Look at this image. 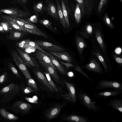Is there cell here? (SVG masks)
Listing matches in <instances>:
<instances>
[{
  "label": "cell",
  "mask_w": 122,
  "mask_h": 122,
  "mask_svg": "<svg viewBox=\"0 0 122 122\" xmlns=\"http://www.w3.org/2000/svg\"><path fill=\"white\" fill-rule=\"evenodd\" d=\"M107 0H101L98 5V11L100 12L102 10L103 6L106 4Z\"/></svg>",
  "instance_id": "45"
},
{
  "label": "cell",
  "mask_w": 122,
  "mask_h": 122,
  "mask_svg": "<svg viewBox=\"0 0 122 122\" xmlns=\"http://www.w3.org/2000/svg\"><path fill=\"white\" fill-rule=\"evenodd\" d=\"M8 65L9 68L16 76L19 78L21 77V76L18 71L11 62H9Z\"/></svg>",
  "instance_id": "42"
},
{
  "label": "cell",
  "mask_w": 122,
  "mask_h": 122,
  "mask_svg": "<svg viewBox=\"0 0 122 122\" xmlns=\"http://www.w3.org/2000/svg\"><path fill=\"white\" fill-rule=\"evenodd\" d=\"M11 54L13 59L25 78L28 79L31 78V76L26 65L16 51L12 50Z\"/></svg>",
  "instance_id": "8"
},
{
  "label": "cell",
  "mask_w": 122,
  "mask_h": 122,
  "mask_svg": "<svg viewBox=\"0 0 122 122\" xmlns=\"http://www.w3.org/2000/svg\"><path fill=\"white\" fill-rule=\"evenodd\" d=\"M92 44L90 49L91 53L96 56L101 63L105 73H109L110 70L106 59L103 53L96 42Z\"/></svg>",
  "instance_id": "5"
},
{
  "label": "cell",
  "mask_w": 122,
  "mask_h": 122,
  "mask_svg": "<svg viewBox=\"0 0 122 122\" xmlns=\"http://www.w3.org/2000/svg\"><path fill=\"white\" fill-rule=\"evenodd\" d=\"M34 72L37 79L45 87L51 91H55L49 84L46 77L41 72L38 70H36L34 71Z\"/></svg>",
  "instance_id": "18"
},
{
  "label": "cell",
  "mask_w": 122,
  "mask_h": 122,
  "mask_svg": "<svg viewBox=\"0 0 122 122\" xmlns=\"http://www.w3.org/2000/svg\"><path fill=\"white\" fill-rule=\"evenodd\" d=\"M122 90L114 89L112 91H106L94 93L93 96L97 98L105 99L110 97L121 96Z\"/></svg>",
  "instance_id": "16"
},
{
  "label": "cell",
  "mask_w": 122,
  "mask_h": 122,
  "mask_svg": "<svg viewBox=\"0 0 122 122\" xmlns=\"http://www.w3.org/2000/svg\"><path fill=\"white\" fill-rule=\"evenodd\" d=\"M0 32L1 33L5 32V31L0 23Z\"/></svg>",
  "instance_id": "51"
},
{
  "label": "cell",
  "mask_w": 122,
  "mask_h": 122,
  "mask_svg": "<svg viewBox=\"0 0 122 122\" xmlns=\"http://www.w3.org/2000/svg\"><path fill=\"white\" fill-rule=\"evenodd\" d=\"M59 61L61 64L64 65L66 67L67 69H68L69 67H73L75 66V65L72 63L67 62H65L60 61Z\"/></svg>",
  "instance_id": "46"
},
{
  "label": "cell",
  "mask_w": 122,
  "mask_h": 122,
  "mask_svg": "<svg viewBox=\"0 0 122 122\" xmlns=\"http://www.w3.org/2000/svg\"><path fill=\"white\" fill-rule=\"evenodd\" d=\"M32 98L35 101H37L38 98L37 96L35 95Z\"/></svg>",
  "instance_id": "53"
},
{
  "label": "cell",
  "mask_w": 122,
  "mask_h": 122,
  "mask_svg": "<svg viewBox=\"0 0 122 122\" xmlns=\"http://www.w3.org/2000/svg\"><path fill=\"white\" fill-rule=\"evenodd\" d=\"M25 98L26 100L30 102L36 104L38 103L37 101H35L32 98L25 97Z\"/></svg>",
  "instance_id": "49"
},
{
  "label": "cell",
  "mask_w": 122,
  "mask_h": 122,
  "mask_svg": "<svg viewBox=\"0 0 122 122\" xmlns=\"http://www.w3.org/2000/svg\"><path fill=\"white\" fill-rule=\"evenodd\" d=\"M29 45L30 47H32L35 49H37L45 53L46 54L48 55L49 56L55 58L51 55L46 52L42 49L38 44L35 42L30 41L29 43Z\"/></svg>",
  "instance_id": "40"
},
{
  "label": "cell",
  "mask_w": 122,
  "mask_h": 122,
  "mask_svg": "<svg viewBox=\"0 0 122 122\" xmlns=\"http://www.w3.org/2000/svg\"><path fill=\"white\" fill-rule=\"evenodd\" d=\"M112 58L117 62L119 66V67L121 68L122 66V55L120 56L114 53H111Z\"/></svg>",
  "instance_id": "37"
},
{
  "label": "cell",
  "mask_w": 122,
  "mask_h": 122,
  "mask_svg": "<svg viewBox=\"0 0 122 122\" xmlns=\"http://www.w3.org/2000/svg\"><path fill=\"white\" fill-rule=\"evenodd\" d=\"M62 107V106L57 105L52 107L46 112V117L49 119L56 117L59 114Z\"/></svg>",
  "instance_id": "22"
},
{
  "label": "cell",
  "mask_w": 122,
  "mask_h": 122,
  "mask_svg": "<svg viewBox=\"0 0 122 122\" xmlns=\"http://www.w3.org/2000/svg\"><path fill=\"white\" fill-rule=\"evenodd\" d=\"M19 19L24 22L25 26L26 28L32 31L35 35L42 36L45 38H49L46 34L39 29L33 23L29 22L27 20L20 18Z\"/></svg>",
  "instance_id": "17"
},
{
  "label": "cell",
  "mask_w": 122,
  "mask_h": 122,
  "mask_svg": "<svg viewBox=\"0 0 122 122\" xmlns=\"http://www.w3.org/2000/svg\"><path fill=\"white\" fill-rule=\"evenodd\" d=\"M25 32L21 31H14L13 30L10 31L9 35L7 36V38L11 40H16L22 37Z\"/></svg>",
  "instance_id": "26"
},
{
  "label": "cell",
  "mask_w": 122,
  "mask_h": 122,
  "mask_svg": "<svg viewBox=\"0 0 122 122\" xmlns=\"http://www.w3.org/2000/svg\"><path fill=\"white\" fill-rule=\"evenodd\" d=\"M14 106L20 112L24 113L29 112L32 108V106L30 104L20 101L16 102Z\"/></svg>",
  "instance_id": "23"
},
{
  "label": "cell",
  "mask_w": 122,
  "mask_h": 122,
  "mask_svg": "<svg viewBox=\"0 0 122 122\" xmlns=\"http://www.w3.org/2000/svg\"><path fill=\"white\" fill-rule=\"evenodd\" d=\"M39 63L41 65L47 72L49 73L51 77L58 84H61L63 86L62 81L60 80V77L55 70L49 65L45 62L39 61Z\"/></svg>",
  "instance_id": "15"
},
{
  "label": "cell",
  "mask_w": 122,
  "mask_h": 122,
  "mask_svg": "<svg viewBox=\"0 0 122 122\" xmlns=\"http://www.w3.org/2000/svg\"><path fill=\"white\" fill-rule=\"evenodd\" d=\"M63 83L66 85L68 91V94H61L64 98L72 103H76L78 98L77 89H76L75 86L61 78Z\"/></svg>",
  "instance_id": "6"
},
{
  "label": "cell",
  "mask_w": 122,
  "mask_h": 122,
  "mask_svg": "<svg viewBox=\"0 0 122 122\" xmlns=\"http://www.w3.org/2000/svg\"><path fill=\"white\" fill-rule=\"evenodd\" d=\"M39 22L41 24L46 27L48 29L54 32H55V30L52 25L51 23L49 20L46 19H39Z\"/></svg>",
  "instance_id": "32"
},
{
  "label": "cell",
  "mask_w": 122,
  "mask_h": 122,
  "mask_svg": "<svg viewBox=\"0 0 122 122\" xmlns=\"http://www.w3.org/2000/svg\"><path fill=\"white\" fill-rule=\"evenodd\" d=\"M29 22L37 23L38 21V17L36 15H33L27 20Z\"/></svg>",
  "instance_id": "44"
},
{
  "label": "cell",
  "mask_w": 122,
  "mask_h": 122,
  "mask_svg": "<svg viewBox=\"0 0 122 122\" xmlns=\"http://www.w3.org/2000/svg\"><path fill=\"white\" fill-rule=\"evenodd\" d=\"M103 21L106 25L109 28L115 30V27L112 23L110 20L107 14L106 13L103 19Z\"/></svg>",
  "instance_id": "35"
},
{
  "label": "cell",
  "mask_w": 122,
  "mask_h": 122,
  "mask_svg": "<svg viewBox=\"0 0 122 122\" xmlns=\"http://www.w3.org/2000/svg\"><path fill=\"white\" fill-rule=\"evenodd\" d=\"M62 10L66 22L67 29H68L70 26L67 10L66 4L64 0H60Z\"/></svg>",
  "instance_id": "28"
},
{
  "label": "cell",
  "mask_w": 122,
  "mask_h": 122,
  "mask_svg": "<svg viewBox=\"0 0 122 122\" xmlns=\"http://www.w3.org/2000/svg\"><path fill=\"white\" fill-rule=\"evenodd\" d=\"M49 57L52 63L59 71L62 74H65L66 73V70L60 63L55 58H53L50 56Z\"/></svg>",
  "instance_id": "29"
},
{
  "label": "cell",
  "mask_w": 122,
  "mask_h": 122,
  "mask_svg": "<svg viewBox=\"0 0 122 122\" xmlns=\"http://www.w3.org/2000/svg\"><path fill=\"white\" fill-rule=\"evenodd\" d=\"M30 41L29 39L24 40L17 43L16 45L22 49L30 47L29 43Z\"/></svg>",
  "instance_id": "36"
},
{
  "label": "cell",
  "mask_w": 122,
  "mask_h": 122,
  "mask_svg": "<svg viewBox=\"0 0 122 122\" xmlns=\"http://www.w3.org/2000/svg\"><path fill=\"white\" fill-rule=\"evenodd\" d=\"M7 73L4 72L0 77V83L2 84L5 81L7 76Z\"/></svg>",
  "instance_id": "48"
},
{
  "label": "cell",
  "mask_w": 122,
  "mask_h": 122,
  "mask_svg": "<svg viewBox=\"0 0 122 122\" xmlns=\"http://www.w3.org/2000/svg\"><path fill=\"white\" fill-rule=\"evenodd\" d=\"M107 105L122 113V99L121 98H114L111 99L107 103Z\"/></svg>",
  "instance_id": "24"
},
{
  "label": "cell",
  "mask_w": 122,
  "mask_h": 122,
  "mask_svg": "<svg viewBox=\"0 0 122 122\" xmlns=\"http://www.w3.org/2000/svg\"><path fill=\"white\" fill-rule=\"evenodd\" d=\"M1 16L5 21L10 24L14 29L25 33L29 32L35 35V33L32 31L24 29L18 25L13 21V17L2 15H1Z\"/></svg>",
  "instance_id": "19"
},
{
  "label": "cell",
  "mask_w": 122,
  "mask_h": 122,
  "mask_svg": "<svg viewBox=\"0 0 122 122\" xmlns=\"http://www.w3.org/2000/svg\"><path fill=\"white\" fill-rule=\"evenodd\" d=\"M74 42L80 65L84 63L85 58L83 56L84 50L88 46L85 38L80 34L79 30L76 31L74 36Z\"/></svg>",
  "instance_id": "4"
},
{
  "label": "cell",
  "mask_w": 122,
  "mask_h": 122,
  "mask_svg": "<svg viewBox=\"0 0 122 122\" xmlns=\"http://www.w3.org/2000/svg\"><path fill=\"white\" fill-rule=\"evenodd\" d=\"M18 1L22 4H26L27 0H17Z\"/></svg>",
  "instance_id": "50"
},
{
  "label": "cell",
  "mask_w": 122,
  "mask_h": 122,
  "mask_svg": "<svg viewBox=\"0 0 122 122\" xmlns=\"http://www.w3.org/2000/svg\"><path fill=\"white\" fill-rule=\"evenodd\" d=\"M0 23L5 32H10L11 31L13 30L14 29L10 24L5 21V22H1Z\"/></svg>",
  "instance_id": "38"
},
{
  "label": "cell",
  "mask_w": 122,
  "mask_h": 122,
  "mask_svg": "<svg viewBox=\"0 0 122 122\" xmlns=\"http://www.w3.org/2000/svg\"><path fill=\"white\" fill-rule=\"evenodd\" d=\"M58 15L60 22L63 27L67 29L66 22L63 16L62 9L59 0H55Z\"/></svg>",
  "instance_id": "25"
},
{
  "label": "cell",
  "mask_w": 122,
  "mask_h": 122,
  "mask_svg": "<svg viewBox=\"0 0 122 122\" xmlns=\"http://www.w3.org/2000/svg\"><path fill=\"white\" fill-rule=\"evenodd\" d=\"M96 42L99 46L107 60L111 71H113L112 68L109 60L107 52V45L101 26L98 25H93Z\"/></svg>",
  "instance_id": "1"
},
{
  "label": "cell",
  "mask_w": 122,
  "mask_h": 122,
  "mask_svg": "<svg viewBox=\"0 0 122 122\" xmlns=\"http://www.w3.org/2000/svg\"><path fill=\"white\" fill-rule=\"evenodd\" d=\"M63 120L72 122H89L88 117L72 114L66 116Z\"/></svg>",
  "instance_id": "21"
},
{
  "label": "cell",
  "mask_w": 122,
  "mask_h": 122,
  "mask_svg": "<svg viewBox=\"0 0 122 122\" xmlns=\"http://www.w3.org/2000/svg\"><path fill=\"white\" fill-rule=\"evenodd\" d=\"M44 4L42 1H40L34 4L33 10L35 14L37 15L42 14L44 11Z\"/></svg>",
  "instance_id": "30"
},
{
  "label": "cell",
  "mask_w": 122,
  "mask_h": 122,
  "mask_svg": "<svg viewBox=\"0 0 122 122\" xmlns=\"http://www.w3.org/2000/svg\"><path fill=\"white\" fill-rule=\"evenodd\" d=\"M27 83L29 86L35 91H38L39 89L35 81L31 78L28 79Z\"/></svg>",
  "instance_id": "41"
},
{
  "label": "cell",
  "mask_w": 122,
  "mask_h": 122,
  "mask_svg": "<svg viewBox=\"0 0 122 122\" xmlns=\"http://www.w3.org/2000/svg\"><path fill=\"white\" fill-rule=\"evenodd\" d=\"M77 97L81 103L89 111L92 110L96 113L98 110L101 111L99 107L96 104V102L92 100L88 94L79 88L77 89Z\"/></svg>",
  "instance_id": "3"
},
{
  "label": "cell",
  "mask_w": 122,
  "mask_h": 122,
  "mask_svg": "<svg viewBox=\"0 0 122 122\" xmlns=\"http://www.w3.org/2000/svg\"><path fill=\"white\" fill-rule=\"evenodd\" d=\"M81 16L80 6L77 3L74 13V17L76 23L78 25V28L81 22Z\"/></svg>",
  "instance_id": "31"
},
{
  "label": "cell",
  "mask_w": 122,
  "mask_h": 122,
  "mask_svg": "<svg viewBox=\"0 0 122 122\" xmlns=\"http://www.w3.org/2000/svg\"><path fill=\"white\" fill-rule=\"evenodd\" d=\"M49 53L51 55L56 57L61 60L67 62L72 63L75 65L80 63L75 56L73 57L67 52H61L49 51Z\"/></svg>",
  "instance_id": "10"
},
{
  "label": "cell",
  "mask_w": 122,
  "mask_h": 122,
  "mask_svg": "<svg viewBox=\"0 0 122 122\" xmlns=\"http://www.w3.org/2000/svg\"><path fill=\"white\" fill-rule=\"evenodd\" d=\"M44 74L45 75L49 84L53 88L54 91L57 92L58 90L56 86L52 80L49 74L47 72H44Z\"/></svg>",
  "instance_id": "39"
},
{
  "label": "cell",
  "mask_w": 122,
  "mask_h": 122,
  "mask_svg": "<svg viewBox=\"0 0 122 122\" xmlns=\"http://www.w3.org/2000/svg\"><path fill=\"white\" fill-rule=\"evenodd\" d=\"M13 21L14 22H15L19 26H20L22 28L28 30H29L26 28L25 26V24L24 22L23 21H21V20H20L18 18L14 17H13Z\"/></svg>",
  "instance_id": "43"
},
{
  "label": "cell",
  "mask_w": 122,
  "mask_h": 122,
  "mask_svg": "<svg viewBox=\"0 0 122 122\" xmlns=\"http://www.w3.org/2000/svg\"><path fill=\"white\" fill-rule=\"evenodd\" d=\"M45 54L43 52L38 50L36 51L35 55L36 58L39 61L44 62L48 64L55 70H57L56 68L52 63L49 57Z\"/></svg>",
  "instance_id": "20"
},
{
  "label": "cell",
  "mask_w": 122,
  "mask_h": 122,
  "mask_svg": "<svg viewBox=\"0 0 122 122\" xmlns=\"http://www.w3.org/2000/svg\"><path fill=\"white\" fill-rule=\"evenodd\" d=\"M107 88L122 90V84L121 82L115 81L102 80L97 83L96 89L100 90Z\"/></svg>",
  "instance_id": "11"
},
{
  "label": "cell",
  "mask_w": 122,
  "mask_h": 122,
  "mask_svg": "<svg viewBox=\"0 0 122 122\" xmlns=\"http://www.w3.org/2000/svg\"><path fill=\"white\" fill-rule=\"evenodd\" d=\"M44 11L48 15L58 21L59 20L57 11L53 1L46 0L44 4Z\"/></svg>",
  "instance_id": "12"
},
{
  "label": "cell",
  "mask_w": 122,
  "mask_h": 122,
  "mask_svg": "<svg viewBox=\"0 0 122 122\" xmlns=\"http://www.w3.org/2000/svg\"><path fill=\"white\" fill-rule=\"evenodd\" d=\"M73 67L75 71L81 74L91 81H93V80L83 71L79 64L75 65Z\"/></svg>",
  "instance_id": "33"
},
{
  "label": "cell",
  "mask_w": 122,
  "mask_h": 122,
  "mask_svg": "<svg viewBox=\"0 0 122 122\" xmlns=\"http://www.w3.org/2000/svg\"><path fill=\"white\" fill-rule=\"evenodd\" d=\"M88 61L87 63L84 65H80L82 68L99 74H104L105 73L101 63L97 57L91 53Z\"/></svg>",
  "instance_id": "2"
},
{
  "label": "cell",
  "mask_w": 122,
  "mask_h": 122,
  "mask_svg": "<svg viewBox=\"0 0 122 122\" xmlns=\"http://www.w3.org/2000/svg\"><path fill=\"white\" fill-rule=\"evenodd\" d=\"M79 30L80 34L85 38L90 40L92 44L96 42L93 25L90 23L85 24Z\"/></svg>",
  "instance_id": "7"
},
{
  "label": "cell",
  "mask_w": 122,
  "mask_h": 122,
  "mask_svg": "<svg viewBox=\"0 0 122 122\" xmlns=\"http://www.w3.org/2000/svg\"><path fill=\"white\" fill-rule=\"evenodd\" d=\"M15 85L14 83H12L2 89L0 91V93L5 94L9 92L15 90Z\"/></svg>",
  "instance_id": "34"
},
{
  "label": "cell",
  "mask_w": 122,
  "mask_h": 122,
  "mask_svg": "<svg viewBox=\"0 0 122 122\" xmlns=\"http://www.w3.org/2000/svg\"><path fill=\"white\" fill-rule=\"evenodd\" d=\"M16 49L25 61L24 63L26 66L30 68L31 66L39 68H41L39 64L32 57L19 48H17Z\"/></svg>",
  "instance_id": "14"
},
{
  "label": "cell",
  "mask_w": 122,
  "mask_h": 122,
  "mask_svg": "<svg viewBox=\"0 0 122 122\" xmlns=\"http://www.w3.org/2000/svg\"><path fill=\"white\" fill-rule=\"evenodd\" d=\"M35 91L30 86L26 87L24 90L23 92L25 94H27L31 92H35Z\"/></svg>",
  "instance_id": "47"
},
{
  "label": "cell",
  "mask_w": 122,
  "mask_h": 122,
  "mask_svg": "<svg viewBox=\"0 0 122 122\" xmlns=\"http://www.w3.org/2000/svg\"><path fill=\"white\" fill-rule=\"evenodd\" d=\"M34 42L42 49L47 50L49 51L62 52L66 50L64 48L60 46L49 42L41 41H37Z\"/></svg>",
  "instance_id": "13"
},
{
  "label": "cell",
  "mask_w": 122,
  "mask_h": 122,
  "mask_svg": "<svg viewBox=\"0 0 122 122\" xmlns=\"http://www.w3.org/2000/svg\"><path fill=\"white\" fill-rule=\"evenodd\" d=\"M0 12L12 17L21 18L27 17L30 15L29 13L15 7L1 9Z\"/></svg>",
  "instance_id": "9"
},
{
  "label": "cell",
  "mask_w": 122,
  "mask_h": 122,
  "mask_svg": "<svg viewBox=\"0 0 122 122\" xmlns=\"http://www.w3.org/2000/svg\"><path fill=\"white\" fill-rule=\"evenodd\" d=\"M0 113L2 117L9 120L15 121L18 119L16 116L7 111L4 108L0 109Z\"/></svg>",
  "instance_id": "27"
},
{
  "label": "cell",
  "mask_w": 122,
  "mask_h": 122,
  "mask_svg": "<svg viewBox=\"0 0 122 122\" xmlns=\"http://www.w3.org/2000/svg\"><path fill=\"white\" fill-rule=\"evenodd\" d=\"M67 74L68 76L70 77H72L74 76L73 73L72 72H68Z\"/></svg>",
  "instance_id": "52"
}]
</instances>
